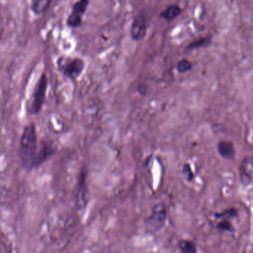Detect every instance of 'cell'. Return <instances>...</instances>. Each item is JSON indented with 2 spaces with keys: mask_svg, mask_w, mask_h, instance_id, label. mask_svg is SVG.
Returning a JSON list of instances; mask_svg holds the SVG:
<instances>
[{
  "mask_svg": "<svg viewBox=\"0 0 253 253\" xmlns=\"http://www.w3.org/2000/svg\"><path fill=\"white\" fill-rule=\"evenodd\" d=\"M38 134L35 124L25 127L20 138L19 155L23 167L32 169L34 161L38 152Z\"/></svg>",
  "mask_w": 253,
  "mask_h": 253,
  "instance_id": "1",
  "label": "cell"
},
{
  "mask_svg": "<svg viewBox=\"0 0 253 253\" xmlns=\"http://www.w3.org/2000/svg\"><path fill=\"white\" fill-rule=\"evenodd\" d=\"M48 84V77L46 74L42 73L35 85L30 103L28 105L27 112L29 115H38L42 110L46 97Z\"/></svg>",
  "mask_w": 253,
  "mask_h": 253,
  "instance_id": "2",
  "label": "cell"
},
{
  "mask_svg": "<svg viewBox=\"0 0 253 253\" xmlns=\"http://www.w3.org/2000/svg\"><path fill=\"white\" fill-rule=\"evenodd\" d=\"M59 70L66 78L78 79L85 69V62L80 57H63L57 61Z\"/></svg>",
  "mask_w": 253,
  "mask_h": 253,
  "instance_id": "3",
  "label": "cell"
},
{
  "mask_svg": "<svg viewBox=\"0 0 253 253\" xmlns=\"http://www.w3.org/2000/svg\"><path fill=\"white\" fill-rule=\"evenodd\" d=\"M167 219V210L162 203L155 204L146 218V229L149 233H156L164 227Z\"/></svg>",
  "mask_w": 253,
  "mask_h": 253,
  "instance_id": "4",
  "label": "cell"
},
{
  "mask_svg": "<svg viewBox=\"0 0 253 253\" xmlns=\"http://www.w3.org/2000/svg\"><path fill=\"white\" fill-rule=\"evenodd\" d=\"M89 5L88 0H81L74 4L72 11L66 20L68 27L77 29L82 24L83 17L86 12L87 8Z\"/></svg>",
  "mask_w": 253,
  "mask_h": 253,
  "instance_id": "5",
  "label": "cell"
},
{
  "mask_svg": "<svg viewBox=\"0 0 253 253\" xmlns=\"http://www.w3.org/2000/svg\"><path fill=\"white\" fill-rule=\"evenodd\" d=\"M88 202V187L86 184V171L83 170L80 174L76 193V207L79 211H84Z\"/></svg>",
  "mask_w": 253,
  "mask_h": 253,
  "instance_id": "6",
  "label": "cell"
},
{
  "mask_svg": "<svg viewBox=\"0 0 253 253\" xmlns=\"http://www.w3.org/2000/svg\"><path fill=\"white\" fill-rule=\"evenodd\" d=\"M147 20L143 14H140L133 19L130 29V36L133 41L140 42L146 38L147 33Z\"/></svg>",
  "mask_w": 253,
  "mask_h": 253,
  "instance_id": "7",
  "label": "cell"
},
{
  "mask_svg": "<svg viewBox=\"0 0 253 253\" xmlns=\"http://www.w3.org/2000/svg\"><path fill=\"white\" fill-rule=\"evenodd\" d=\"M253 158L252 155L245 157L239 167L240 182L244 186H249L253 183Z\"/></svg>",
  "mask_w": 253,
  "mask_h": 253,
  "instance_id": "8",
  "label": "cell"
},
{
  "mask_svg": "<svg viewBox=\"0 0 253 253\" xmlns=\"http://www.w3.org/2000/svg\"><path fill=\"white\" fill-rule=\"evenodd\" d=\"M55 151L56 147L54 143H49V142H42L41 147L38 149L32 168H36L43 164L51 155H53Z\"/></svg>",
  "mask_w": 253,
  "mask_h": 253,
  "instance_id": "9",
  "label": "cell"
},
{
  "mask_svg": "<svg viewBox=\"0 0 253 253\" xmlns=\"http://www.w3.org/2000/svg\"><path fill=\"white\" fill-rule=\"evenodd\" d=\"M217 150L219 155L225 160L233 159L235 155V149L233 143L228 140H220L217 143Z\"/></svg>",
  "mask_w": 253,
  "mask_h": 253,
  "instance_id": "10",
  "label": "cell"
},
{
  "mask_svg": "<svg viewBox=\"0 0 253 253\" xmlns=\"http://www.w3.org/2000/svg\"><path fill=\"white\" fill-rule=\"evenodd\" d=\"M182 14V8L178 5H171L161 11L160 17L167 22H171Z\"/></svg>",
  "mask_w": 253,
  "mask_h": 253,
  "instance_id": "11",
  "label": "cell"
},
{
  "mask_svg": "<svg viewBox=\"0 0 253 253\" xmlns=\"http://www.w3.org/2000/svg\"><path fill=\"white\" fill-rule=\"evenodd\" d=\"M51 4V0H32L30 8L34 14L41 15L48 9Z\"/></svg>",
  "mask_w": 253,
  "mask_h": 253,
  "instance_id": "12",
  "label": "cell"
},
{
  "mask_svg": "<svg viewBox=\"0 0 253 253\" xmlns=\"http://www.w3.org/2000/svg\"><path fill=\"white\" fill-rule=\"evenodd\" d=\"M211 39L212 36L210 35L208 37H204V38H198L195 41H192L186 47V51H194V50L198 49V48H205L211 45Z\"/></svg>",
  "mask_w": 253,
  "mask_h": 253,
  "instance_id": "13",
  "label": "cell"
},
{
  "mask_svg": "<svg viewBox=\"0 0 253 253\" xmlns=\"http://www.w3.org/2000/svg\"><path fill=\"white\" fill-rule=\"evenodd\" d=\"M180 253H197V246L190 240H180L178 242Z\"/></svg>",
  "mask_w": 253,
  "mask_h": 253,
  "instance_id": "14",
  "label": "cell"
},
{
  "mask_svg": "<svg viewBox=\"0 0 253 253\" xmlns=\"http://www.w3.org/2000/svg\"><path fill=\"white\" fill-rule=\"evenodd\" d=\"M214 218L215 219H229L235 218L238 217V210L235 208L228 209V210H224L221 212H216L214 214Z\"/></svg>",
  "mask_w": 253,
  "mask_h": 253,
  "instance_id": "15",
  "label": "cell"
},
{
  "mask_svg": "<svg viewBox=\"0 0 253 253\" xmlns=\"http://www.w3.org/2000/svg\"><path fill=\"white\" fill-rule=\"evenodd\" d=\"M175 68L178 73L185 74L192 70V63L186 59H183L176 64Z\"/></svg>",
  "mask_w": 253,
  "mask_h": 253,
  "instance_id": "16",
  "label": "cell"
},
{
  "mask_svg": "<svg viewBox=\"0 0 253 253\" xmlns=\"http://www.w3.org/2000/svg\"><path fill=\"white\" fill-rule=\"evenodd\" d=\"M218 230L223 231V232H235V228L233 225L231 223L230 220H226V219H222L217 223L216 226Z\"/></svg>",
  "mask_w": 253,
  "mask_h": 253,
  "instance_id": "17",
  "label": "cell"
},
{
  "mask_svg": "<svg viewBox=\"0 0 253 253\" xmlns=\"http://www.w3.org/2000/svg\"><path fill=\"white\" fill-rule=\"evenodd\" d=\"M182 174H183L185 180L189 183L193 181L194 179H195V174L192 171L190 164H188V163L183 164V168H182Z\"/></svg>",
  "mask_w": 253,
  "mask_h": 253,
  "instance_id": "18",
  "label": "cell"
}]
</instances>
